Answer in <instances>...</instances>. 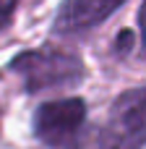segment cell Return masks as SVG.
I'll use <instances>...</instances> for the list:
<instances>
[{"label":"cell","instance_id":"cell-3","mask_svg":"<svg viewBox=\"0 0 146 149\" xmlns=\"http://www.w3.org/2000/svg\"><path fill=\"white\" fill-rule=\"evenodd\" d=\"M86 120V105L78 97L52 100L37 107L34 113V134L42 144L52 149H76L81 126Z\"/></svg>","mask_w":146,"mask_h":149},{"label":"cell","instance_id":"cell-6","mask_svg":"<svg viewBox=\"0 0 146 149\" xmlns=\"http://www.w3.org/2000/svg\"><path fill=\"white\" fill-rule=\"evenodd\" d=\"M138 26H141V50L146 55V0L141 5V13H138Z\"/></svg>","mask_w":146,"mask_h":149},{"label":"cell","instance_id":"cell-2","mask_svg":"<svg viewBox=\"0 0 146 149\" xmlns=\"http://www.w3.org/2000/svg\"><path fill=\"white\" fill-rule=\"evenodd\" d=\"M146 144V86L123 92L112 107L97 149H141Z\"/></svg>","mask_w":146,"mask_h":149},{"label":"cell","instance_id":"cell-5","mask_svg":"<svg viewBox=\"0 0 146 149\" xmlns=\"http://www.w3.org/2000/svg\"><path fill=\"white\" fill-rule=\"evenodd\" d=\"M16 5H18V0H0V31L10 24V16H13Z\"/></svg>","mask_w":146,"mask_h":149},{"label":"cell","instance_id":"cell-4","mask_svg":"<svg viewBox=\"0 0 146 149\" xmlns=\"http://www.w3.org/2000/svg\"><path fill=\"white\" fill-rule=\"evenodd\" d=\"M125 0H68L57 18H55V34H76L99 26L104 18H110Z\"/></svg>","mask_w":146,"mask_h":149},{"label":"cell","instance_id":"cell-1","mask_svg":"<svg viewBox=\"0 0 146 149\" xmlns=\"http://www.w3.org/2000/svg\"><path fill=\"white\" fill-rule=\"evenodd\" d=\"M13 73L24 81L26 92H44V89H60V86H76L84 76L86 68L76 52H68L63 47H37L18 52L10 65Z\"/></svg>","mask_w":146,"mask_h":149}]
</instances>
